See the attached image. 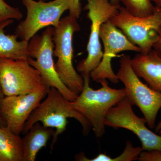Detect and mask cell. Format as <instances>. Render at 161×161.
Segmentation results:
<instances>
[{"label": "cell", "mask_w": 161, "mask_h": 161, "mask_svg": "<svg viewBox=\"0 0 161 161\" xmlns=\"http://www.w3.org/2000/svg\"><path fill=\"white\" fill-rule=\"evenodd\" d=\"M82 77V91L70 104L88 121L95 136L101 138L105 132L104 121L107 113L112 107L126 97L125 90L110 87L107 79L99 80L98 82L101 84V87L94 90L90 86V75Z\"/></svg>", "instance_id": "1"}, {"label": "cell", "mask_w": 161, "mask_h": 161, "mask_svg": "<svg viewBox=\"0 0 161 161\" xmlns=\"http://www.w3.org/2000/svg\"><path fill=\"white\" fill-rule=\"evenodd\" d=\"M69 118L75 119L80 123L84 135L89 134L92 128L88 121L72 107L69 101L64 98L58 89L51 87L45 99L30 115L24 125L22 133L25 135L37 122L41 123L47 128H54L55 133L51 145L53 150L59 136L66 130Z\"/></svg>", "instance_id": "2"}, {"label": "cell", "mask_w": 161, "mask_h": 161, "mask_svg": "<svg viewBox=\"0 0 161 161\" xmlns=\"http://www.w3.org/2000/svg\"><path fill=\"white\" fill-rule=\"evenodd\" d=\"M80 30L78 19L69 15L61 19L59 25L54 27L53 56L58 58L55 69L63 83L73 92L79 95L82 91L84 79L75 70L73 64L74 34Z\"/></svg>", "instance_id": "3"}, {"label": "cell", "mask_w": 161, "mask_h": 161, "mask_svg": "<svg viewBox=\"0 0 161 161\" xmlns=\"http://www.w3.org/2000/svg\"><path fill=\"white\" fill-rule=\"evenodd\" d=\"M53 32L54 27L48 26L41 35L36 34L30 40L27 46V61L40 72L45 85L57 89L64 98L72 102L78 95L63 83L55 69Z\"/></svg>", "instance_id": "4"}, {"label": "cell", "mask_w": 161, "mask_h": 161, "mask_svg": "<svg viewBox=\"0 0 161 161\" xmlns=\"http://www.w3.org/2000/svg\"><path fill=\"white\" fill-rule=\"evenodd\" d=\"M119 62L120 67L116 75L125 86L127 98L132 106L138 107L148 126L153 129L161 109V92L153 89L141 81L132 69L129 55H123Z\"/></svg>", "instance_id": "5"}, {"label": "cell", "mask_w": 161, "mask_h": 161, "mask_svg": "<svg viewBox=\"0 0 161 161\" xmlns=\"http://www.w3.org/2000/svg\"><path fill=\"white\" fill-rule=\"evenodd\" d=\"M128 39L141 49L140 53L146 54L152 49L161 26V8L155 6L153 13L145 17L130 14L125 7L110 19Z\"/></svg>", "instance_id": "6"}, {"label": "cell", "mask_w": 161, "mask_h": 161, "mask_svg": "<svg viewBox=\"0 0 161 161\" xmlns=\"http://www.w3.org/2000/svg\"><path fill=\"white\" fill-rule=\"evenodd\" d=\"M27 13L25 20L20 22L15 30V34L21 40L29 42L40 30L48 26L57 27L61 16L71 7V0H53L45 2L42 0H22Z\"/></svg>", "instance_id": "7"}, {"label": "cell", "mask_w": 161, "mask_h": 161, "mask_svg": "<svg viewBox=\"0 0 161 161\" xmlns=\"http://www.w3.org/2000/svg\"><path fill=\"white\" fill-rule=\"evenodd\" d=\"M84 9L87 10V17L91 22V33L87 45V56L77 66L81 76L90 75L97 67L103 55L100 43L101 27L118 13L119 4H113L110 0H86Z\"/></svg>", "instance_id": "8"}, {"label": "cell", "mask_w": 161, "mask_h": 161, "mask_svg": "<svg viewBox=\"0 0 161 161\" xmlns=\"http://www.w3.org/2000/svg\"><path fill=\"white\" fill-rule=\"evenodd\" d=\"M44 85L40 72L27 59L0 58V87L5 96L27 94Z\"/></svg>", "instance_id": "9"}, {"label": "cell", "mask_w": 161, "mask_h": 161, "mask_svg": "<svg viewBox=\"0 0 161 161\" xmlns=\"http://www.w3.org/2000/svg\"><path fill=\"white\" fill-rule=\"evenodd\" d=\"M132 106L126 97L120 101L107 113L105 125L114 129L123 128L131 131L141 141L142 149L144 151L161 150V136L146 126V119L136 115Z\"/></svg>", "instance_id": "10"}, {"label": "cell", "mask_w": 161, "mask_h": 161, "mask_svg": "<svg viewBox=\"0 0 161 161\" xmlns=\"http://www.w3.org/2000/svg\"><path fill=\"white\" fill-rule=\"evenodd\" d=\"M100 38L104 46L103 55L100 63L91 72L90 76L92 80L97 82L102 79H108L112 83H117L119 80L112 69V59L120 52L140 53L141 49L133 44L110 20L102 25Z\"/></svg>", "instance_id": "11"}, {"label": "cell", "mask_w": 161, "mask_h": 161, "mask_svg": "<svg viewBox=\"0 0 161 161\" xmlns=\"http://www.w3.org/2000/svg\"><path fill=\"white\" fill-rule=\"evenodd\" d=\"M49 88L44 85L27 94L3 97L0 101V116L11 132L18 135L22 133L30 115L46 98Z\"/></svg>", "instance_id": "12"}, {"label": "cell", "mask_w": 161, "mask_h": 161, "mask_svg": "<svg viewBox=\"0 0 161 161\" xmlns=\"http://www.w3.org/2000/svg\"><path fill=\"white\" fill-rule=\"evenodd\" d=\"M133 70L153 89L161 92V56L155 50L148 53H140L131 59Z\"/></svg>", "instance_id": "13"}, {"label": "cell", "mask_w": 161, "mask_h": 161, "mask_svg": "<svg viewBox=\"0 0 161 161\" xmlns=\"http://www.w3.org/2000/svg\"><path fill=\"white\" fill-rule=\"evenodd\" d=\"M54 130L44 126L40 122L35 123L23 139V161H35L39 151L47 146L53 136Z\"/></svg>", "instance_id": "14"}, {"label": "cell", "mask_w": 161, "mask_h": 161, "mask_svg": "<svg viewBox=\"0 0 161 161\" xmlns=\"http://www.w3.org/2000/svg\"><path fill=\"white\" fill-rule=\"evenodd\" d=\"M14 22V20H6L0 23V58L23 60L28 58V42L18 40L16 35H6L5 29Z\"/></svg>", "instance_id": "15"}, {"label": "cell", "mask_w": 161, "mask_h": 161, "mask_svg": "<svg viewBox=\"0 0 161 161\" xmlns=\"http://www.w3.org/2000/svg\"><path fill=\"white\" fill-rule=\"evenodd\" d=\"M0 161H23V139L7 127H0Z\"/></svg>", "instance_id": "16"}, {"label": "cell", "mask_w": 161, "mask_h": 161, "mask_svg": "<svg viewBox=\"0 0 161 161\" xmlns=\"http://www.w3.org/2000/svg\"><path fill=\"white\" fill-rule=\"evenodd\" d=\"M127 11L137 17H145L153 13L155 6L150 0H119Z\"/></svg>", "instance_id": "17"}, {"label": "cell", "mask_w": 161, "mask_h": 161, "mask_svg": "<svg viewBox=\"0 0 161 161\" xmlns=\"http://www.w3.org/2000/svg\"><path fill=\"white\" fill-rule=\"evenodd\" d=\"M142 147H134L132 143L128 141L125 150L121 154L115 158H112L109 156L100 153L98 159L100 161H132L138 160L139 157L142 151Z\"/></svg>", "instance_id": "18"}, {"label": "cell", "mask_w": 161, "mask_h": 161, "mask_svg": "<svg viewBox=\"0 0 161 161\" xmlns=\"http://www.w3.org/2000/svg\"><path fill=\"white\" fill-rule=\"evenodd\" d=\"M23 17L19 8L10 6L5 0H0V23L9 19L20 20Z\"/></svg>", "instance_id": "19"}, {"label": "cell", "mask_w": 161, "mask_h": 161, "mask_svg": "<svg viewBox=\"0 0 161 161\" xmlns=\"http://www.w3.org/2000/svg\"><path fill=\"white\" fill-rule=\"evenodd\" d=\"M138 160L140 161H161V150H153L149 151L142 150Z\"/></svg>", "instance_id": "20"}, {"label": "cell", "mask_w": 161, "mask_h": 161, "mask_svg": "<svg viewBox=\"0 0 161 161\" xmlns=\"http://www.w3.org/2000/svg\"><path fill=\"white\" fill-rule=\"evenodd\" d=\"M71 7L69 9V15L78 19L80 17L81 11V5L80 0H71ZM110 2L114 4L119 5V0H110Z\"/></svg>", "instance_id": "21"}, {"label": "cell", "mask_w": 161, "mask_h": 161, "mask_svg": "<svg viewBox=\"0 0 161 161\" xmlns=\"http://www.w3.org/2000/svg\"><path fill=\"white\" fill-rule=\"evenodd\" d=\"M153 47L161 56V26L159 30L158 36L156 41L153 44Z\"/></svg>", "instance_id": "22"}, {"label": "cell", "mask_w": 161, "mask_h": 161, "mask_svg": "<svg viewBox=\"0 0 161 161\" xmlns=\"http://www.w3.org/2000/svg\"><path fill=\"white\" fill-rule=\"evenodd\" d=\"M4 96H5V95L3 94L2 89L0 87V101L3 99ZM0 127H6V121L4 120V119L1 116H0Z\"/></svg>", "instance_id": "23"}, {"label": "cell", "mask_w": 161, "mask_h": 161, "mask_svg": "<svg viewBox=\"0 0 161 161\" xmlns=\"http://www.w3.org/2000/svg\"><path fill=\"white\" fill-rule=\"evenodd\" d=\"M155 131L156 133H158L159 135L161 136V119L158 124L155 126Z\"/></svg>", "instance_id": "24"}, {"label": "cell", "mask_w": 161, "mask_h": 161, "mask_svg": "<svg viewBox=\"0 0 161 161\" xmlns=\"http://www.w3.org/2000/svg\"><path fill=\"white\" fill-rule=\"evenodd\" d=\"M152 3L155 4V6L161 7V0H150Z\"/></svg>", "instance_id": "25"}, {"label": "cell", "mask_w": 161, "mask_h": 161, "mask_svg": "<svg viewBox=\"0 0 161 161\" xmlns=\"http://www.w3.org/2000/svg\"><path fill=\"white\" fill-rule=\"evenodd\" d=\"M42 1H46V0H42Z\"/></svg>", "instance_id": "26"}]
</instances>
